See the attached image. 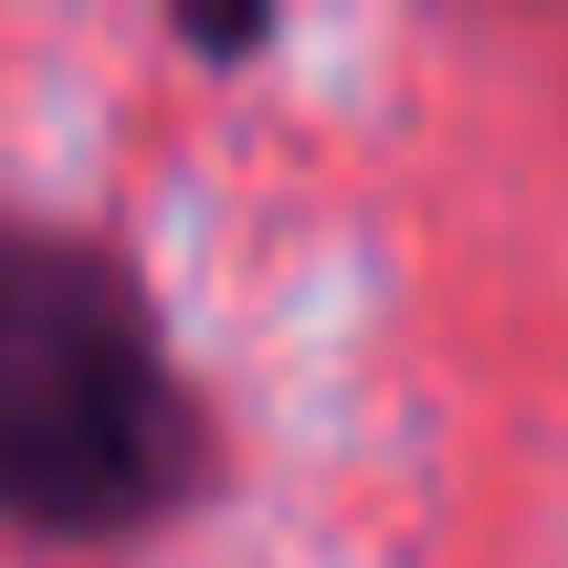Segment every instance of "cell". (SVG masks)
Segmentation results:
<instances>
[{
	"label": "cell",
	"instance_id": "cell-2",
	"mask_svg": "<svg viewBox=\"0 0 568 568\" xmlns=\"http://www.w3.org/2000/svg\"><path fill=\"white\" fill-rule=\"evenodd\" d=\"M159 42L180 63H201L211 84H232V74H253V63L284 42V11H274V0H169Z\"/></svg>",
	"mask_w": 568,
	"mask_h": 568
},
{
	"label": "cell",
	"instance_id": "cell-1",
	"mask_svg": "<svg viewBox=\"0 0 568 568\" xmlns=\"http://www.w3.org/2000/svg\"><path fill=\"white\" fill-rule=\"evenodd\" d=\"M222 400L148 264L95 222L0 201V537L53 558L169 537L222 495Z\"/></svg>",
	"mask_w": 568,
	"mask_h": 568
}]
</instances>
